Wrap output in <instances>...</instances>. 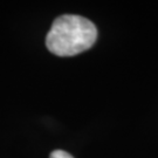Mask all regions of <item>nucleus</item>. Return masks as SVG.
I'll return each instance as SVG.
<instances>
[{"label":"nucleus","instance_id":"obj_1","mask_svg":"<svg viewBox=\"0 0 158 158\" xmlns=\"http://www.w3.org/2000/svg\"><path fill=\"white\" fill-rule=\"evenodd\" d=\"M96 39L97 29L90 20L64 14L54 20L46 38V46L57 56H73L89 49Z\"/></svg>","mask_w":158,"mask_h":158},{"label":"nucleus","instance_id":"obj_2","mask_svg":"<svg viewBox=\"0 0 158 158\" xmlns=\"http://www.w3.org/2000/svg\"><path fill=\"white\" fill-rule=\"evenodd\" d=\"M49 158H74L72 155H69L68 152L63 151V150H55L51 153Z\"/></svg>","mask_w":158,"mask_h":158}]
</instances>
